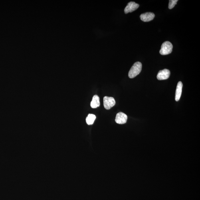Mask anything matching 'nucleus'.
Returning a JSON list of instances; mask_svg holds the SVG:
<instances>
[{
	"label": "nucleus",
	"instance_id": "1",
	"mask_svg": "<svg viewBox=\"0 0 200 200\" xmlns=\"http://www.w3.org/2000/svg\"><path fill=\"white\" fill-rule=\"evenodd\" d=\"M142 64L141 63L137 62L133 64L129 72L128 76L130 78H133L140 73L142 70Z\"/></svg>",
	"mask_w": 200,
	"mask_h": 200
},
{
	"label": "nucleus",
	"instance_id": "2",
	"mask_svg": "<svg viewBox=\"0 0 200 200\" xmlns=\"http://www.w3.org/2000/svg\"><path fill=\"white\" fill-rule=\"evenodd\" d=\"M173 45L170 42L166 41L161 46L159 53L162 55H167L170 54L172 51Z\"/></svg>",
	"mask_w": 200,
	"mask_h": 200
},
{
	"label": "nucleus",
	"instance_id": "3",
	"mask_svg": "<svg viewBox=\"0 0 200 200\" xmlns=\"http://www.w3.org/2000/svg\"><path fill=\"white\" fill-rule=\"evenodd\" d=\"M116 104L115 100L114 98L111 97L105 96L104 98V105L105 108L109 110L115 106Z\"/></svg>",
	"mask_w": 200,
	"mask_h": 200
},
{
	"label": "nucleus",
	"instance_id": "4",
	"mask_svg": "<svg viewBox=\"0 0 200 200\" xmlns=\"http://www.w3.org/2000/svg\"><path fill=\"white\" fill-rule=\"evenodd\" d=\"M139 7L138 4L134 2H131L128 4L124 9L125 13L127 14L129 13H132L136 10Z\"/></svg>",
	"mask_w": 200,
	"mask_h": 200
},
{
	"label": "nucleus",
	"instance_id": "5",
	"mask_svg": "<svg viewBox=\"0 0 200 200\" xmlns=\"http://www.w3.org/2000/svg\"><path fill=\"white\" fill-rule=\"evenodd\" d=\"M128 120V116L124 113L120 112L117 114L116 117L115 122L119 124H125Z\"/></svg>",
	"mask_w": 200,
	"mask_h": 200
},
{
	"label": "nucleus",
	"instance_id": "6",
	"mask_svg": "<svg viewBox=\"0 0 200 200\" xmlns=\"http://www.w3.org/2000/svg\"><path fill=\"white\" fill-rule=\"evenodd\" d=\"M170 71L167 69L160 70L157 74V78L159 80H166L168 79L170 75Z\"/></svg>",
	"mask_w": 200,
	"mask_h": 200
},
{
	"label": "nucleus",
	"instance_id": "7",
	"mask_svg": "<svg viewBox=\"0 0 200 200\" xmlns=\"http://www.w3.org/2000/svg\"><path fill=\"white\" fill-rule=\"evenodd\" d=\"M155 17V14L151 13H146L142 14L140 17L141 20L145 22L152 21Z\"/></svg>",
	"mask_w": 200,
	"mask_h": 200
},
{
	"label": "nucleus",
	"instance_id": "8",
	"mask_svg": "<svg viewBox=\"0 0 200 200\" xmlns=\"http://www.w3.org/2000/svg\"><path fill=\"white\" fill-rule=\"evenodd\" d=\"M183 87L182 83L181 81H179L177 84L176 91L175 100L176 101H178L180 99L182 92V89Z\"/></svg>",
	"mask_w": 200,
	"mask_h": 200
},
{
	"label": "nucleus",
	"instance_id": "9",
	"mask_svg": "<svg viewBox=\"0 0 200 200\" xmlns=\"http://www.w3.org/2000/svg\"><path fill=\"white\" fill-rule=\"evenodd\" d=\"M100 99L97 95H95L90 103V106L92 108H96L100 106Z\"/></svg>",
	"mask_w": 200,
	"mask_h": 200
},
{
	"label": "nucleus",
	"instance_id": "10",
	"mask_svg": "<svg viewBox=\"0 0 200 200\" xmlns=\"http://www.w3.org/2000/svg\"><path fill=\"white\" fill-rule=\"evenodd\" d=\"M96 117L95 115L92 114H89L86 118V122L88 125H92L94 124L95 120Z\"/></svg>",
	"mask_w": 200,
	"mask_h": 200
},
{
	"label": "nucleus",
	"instance_id": "11",
	"mask_svg": "<svg viewBox=\"0 0 200 200\" xmlns=\"http://www.w3.org/2000/svg\"><path fill=\"white\" fill-rule=\"evenodd\" d=\"M177 0H170L169 3V8L172 9L174 7L175 5L177 4Z\"/></svg>",
	"mask_w": 200,
	"mask_h": 200
}]
</instances>
